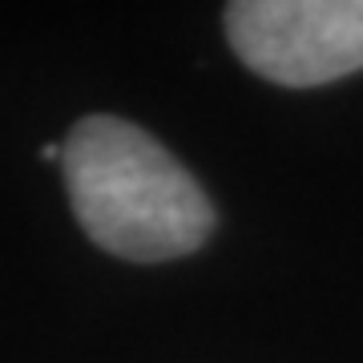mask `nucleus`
<instances>
[{
  "instance_id": "nucleus-2",
  "label": "nucleus",
  "mask_w": 363,
  "mask_h": 363,
  "mask_svg": "<svg viewBox=\"0 0 363 363\" xmlns=\"http://www.w3.org/2000/svg\"><path fill=\"white\" fill-rule=\"evenodd\" d=\"M222 25L234 57L286 89L363 69V0H238Z\"/></svg>"
},
{
  "instance_id": "nucleus-3",
  "label": "nucleus",
  "mask_w": 363,
  "mask_h": 363,
  "mask_svg": "<svg viewBox=\"0 0 363 363\" xmlns=\"http://www.w3.org/2000/svg\"><path fill=\"white\" fill-rule=\"evenodd\" d=\"M40 157H45V162H61V145L45 142V145H40Z\"/></svg>"
},
{
  "instance_id": "nucleus-1",
  "label": "nucleus",
  "mask_w": 363,
  "mask_h": 363,
  "mask_svg": "<svg viewBox=\"0 0 363 363\" xmlns=\"http://www.w3.org/2000/svg\"><path fill=\"white\" fill-rule=\"evenodd\" d=\"M61 169L81 230L117 259L169 262L214 230V206L194 174L125 117H81L61 142Z\"/></svg>"
}]
</instances>
